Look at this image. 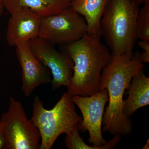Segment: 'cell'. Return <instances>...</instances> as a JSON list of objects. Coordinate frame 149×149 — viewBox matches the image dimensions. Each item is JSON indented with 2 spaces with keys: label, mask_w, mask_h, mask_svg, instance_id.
Masks as SVG:
<instances>
[{
  "label": "cell",
  "mask_w": 149,
  "mask_h": 149,
  "mask_svg": "<svg viewBox=\"0 0 149 149\" xmlns=\"http://www.w3.org/2000/svg\"><path fill=\"white\" fill-rule=\"evenodd\" d=\"M32 52L52 75V88L68 87L73 74L74 63L65 52H58L54 45L38 37L29 41Z\"/></svg>",
  "instance_id": "obj_8"
},
{
  "label": "cell",
  "mask_w": 149,
  "mask_h": 149,
  "mask_svg": "<svg viewBox=\"0 0 149 149\" xmlns=\"http://www.w3.org/2000/svg\"><path fill=\"white\" fill-rule=\"evenodd\" d=\"M5 139L0 125V149H6Z\"/></svg>",
  "instance_id": "obj_17"
},
{
  "label": "cell",
  "mask_w": 149,
  "mask_h": 149,
  "mask_svg": "<svg viewBox=\"0 0 149 149\" xmlns=\"http://www.w3.org/2000/svg\"><path fill=\"white\" fill-rule=\"evenodd\" d=\"M128 91L123 111L125 116L130 117L137 110L149 104V78L145 74L143 68L133 76Z\"/></svg>",
  "instance_id": "obj_12"
},
{
  "label": "cell",
  "mask_w": 149,
  "mask_h": 149,
  "mask_svg": "<svg viewBox=\"0 0 149 149\" xmlns=\"http://www.w3.org/2000/svg\"><path fill=\"white\" fill-rule=\"evenodd\" d=\"M109 0H71L72 9L85 19L87 34L101 37L100 21Z\"/></svg>",
  "instance_id": "obj_13"
},
{
  "label": "cell",
  "mask_w": 149,
  "mask_h": 149,
  "mask_svg": "<svg viewBox=\"0 0 149 149\" xmlns=\"http://www.w3.org/2000/svg\"><path fill=\"white\" fill-rule=\"evenodd\" d=\"M139 6L131 0H109L100 21L103 36L112 54L133 57L137 41Z\"/></svg>",
  "instance_id": "obj_3"
},
{
  "label": "cell",
  "mask_w": 149,
  "mask_h": 149,
  "mask_svg": "<svg viewBox=\"0 0 149 149\" xmlns=\"http://www.w3.org/2000/svg\"><path fill=\"white\" fill-rule=\"evenodd\" d=\"M143 149H149V141L148 139L147 141V143L146 144V145L144 146L142 148Z\"/></svg>",
  "instance_id": "obj_20"
},
{
  "label": "cell",
  "mask_w": 149,
  "mask_h": 149,
  "mask_svg": "<svg viewBox=\"0 0 149 149\" xmlns=\"http://www.w3.org/2000/svg\"><path fill=\"white\" fill-rule=\"evenodd\" d=\"M72 101L78 107L83 115V118L79 126L82 132L88 130L90 138L89 143L99 149L113 148L121 140V136L115 134L111 140L107 142L102 135L104 110L109 101L107 89L99 91L90 96L83 97L76 95L72 96Z\"/></svg>",
  "instance_id": "obj_6"
},
{
  "label": "cell",
  "mask_w": 149,
  "mask_h": 149,
  "mask_svg": "<svg viewBox=\"0 0 149 149\" xmlns=\"http://www.w3.org/2000/svg\"><path fill=\"white\" fill-rule=\"evenodd\" d=\"M140 53L136 52L132 57L125 55L112 54L110 61L102 70L99 91L107 89L109 95L108 106L103 117L104 132L124 136L132 131L131 119L123 113V98L133 76L144 68Z\"/></svg>",
  "instance_id": "obj_1"
},
{
  "label": "cell",
  "mask_w": 149,
  "mask_h": 149,
  "mask_svg": "<svg viewBox=\"0 0 149 149\" xmlns=\"http://www.w3.org/2000/svg\"><path fill=\"white\" fill-rule=\"evenodd\" d=\"M79 128H74L70 134L66 135L64 142L68 149H99L95 146H88L83 141L79 133Z\"/></svg>",
  "instance_id": "obj_15"
},
{
  "label": "cell",
  "mask_w": 149,
  "mask_h": 149,
  "mask_svg": "<svg viewBox=\"0 0 149 149\" xmlns=\"http://www.w3.org/2000/svg\"><path fill=\"white\" fill-rule=\"evenodd\" d=\"M4 0H0V17L3 15L4 12V7L3 6Z\"/></svg>",
  "instance_id": "obj_19"
},
{
  "label": "cell",
  "mask_w": 149,
  "mask_h": 149,
  "mask_svg": "<svg viewBox=\"0 0 149 149\" xmlns=\"http://www.w3.org/2000/svg\"><path fill=\"white\" fill-rule=\"evenodd\" d=\"M100 39L86 34L80 40L66 45L65 52L74 63L73 74L66 92L70 95L87 97L100 91L102 71L112 56Z\"/></svg>",
  "instance_id": "obj_2"
},
{
  "label": "cell",
  "mask_w": 149,
  "mask_h": 149,
  "mask_svg": "<svg viewBox=\"0 0 149 149\" xmlns=\"http://www.w3.org/2000/svg\"><path fill=\"white\" fill-rule=\"evenodd\" d=\"M85 19L71 7L59 13L40 18L38 37L54 45H68L87 34Z\"/></svg>",
  "instance_id": "obj_7"
},
{
  "label": "cell",
  "mask_w": 149,
  "mask_h": 149,
  "mask_svg": "<svg viewBox=\"0 0 149 149\" xmlns=\"http://www.w3.org/2000/svg\"><path fill=\"white\" fill-rule=\"evenodd\" d=\"M71 3V0H4L3 6L10 15L26 8L41 18L61 12Z\"/></svg>",
  "instance_id": "obj_11"
},
{
  "label": "cell",
  "mask_w": 149,
  "mask_h": 149,
  "mask_svg": "<svg viewBox=\"0 0 149 149\" xmlns=\"http://www.w3.org/2000/svg\"><path fill=\"white\" fill-rule=\"evenodd\" d=\"M131 1L138 6L140 5L141 4L149 2V0H131Z\"/></svg>",
  "instance_id": "obj_18"
},
{
  "label": "cell",
  "mask_w": 149,
  "mask_h": 149,
  "mask_svg": "<svg viewBox=\"0 0 149 149\" xmlns=\"http://www.w3.org/2000/svg\"><path fill=\"white\" fill-rule=\"evenodd\" d=\"M0 125L6 149H40V131L27 118L21 103L12 97L8 110L2 115Z\"/></svg>",
  "instance_id": "obj_5"
},
{
  "label": "cell",
  "mask_w": 149,
  "mask_h": 149,
  "mask_svg": "<svg viewBox=\"0 0 149 149\" xmlns=\"http://www.w3.org/2000/svg\"><path fill=\"white\" fill-rule=\"evenodd\" d=\"M137 39L149 42V2L139 11L136 20Z\"/></svg>",
  "instance_id": "obj_14"
},
{
  "label": "cell",
  "mask_w": 149,
  "mask_h": 149,
  "mask_svg": "<svg viewBox=\"0 0 149 149\" xmlns=\"http://www.w3.org/2000/svg\"><path fill=\"white\" fill-rule=\"evenodd\" d=\"M33 113L30 121L40 131V149H51L61 134H70L78 127L82 118L77 114L72 96L63 93L55 105L46 109L38 96L34 100Z\"/></svg>",
  "instance_id": "obj_4"
},
{
  "label": "cell",
  "mask_w": 149,
  "mask_h": 149,
  "mask_svg": "<svg viewBox=\"0 0 149 149\" xmlns=\"http://www.w3.org/2000/svg\"><path fill=\"white\" fill-rule=\"evenodd\" d=\"M40 23V17L28 9L22 8L11 14L6 33L7 42L15 47L38 37Z\"/></svg>",
  "instance_id": "obj_10"
},
{
  "label": "cell",
  "mask_w": 149,
  "mask_h": 149,
  "mask_svg": "<svg viewBox=\"0 0 149 149\" xmlns=\"http://www.w3.org/2000/svg\"><path fill=\"white\" fill-rule=\"evenodd\" d=\"M15 47L22 70V90L24 95L28 97L38 86L51 83L50 72L33 52L29 41L19 43Z\"/></svg>",
  "instance_id": "obj_9"
},
{
  "label": "cell",
  "mask_w": 149,
  "mask_h": 149,
  "mask_svg": "<svg viewBox=\"0 0 149 149\" xmlns=\"http://www.w3.org/2000/svg\"><path fill=\"white\" fill-rule=\"evenodd\" d=\"M138 45L143 50V52L140 53V58L143 63L149 62V42L146 41H139Z\"/></svg>",
  "instance_id": "obj_16"
}]
</instances>
